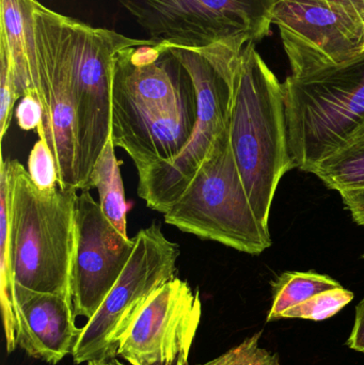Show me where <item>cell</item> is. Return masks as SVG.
I'll use <instances>...</instances> for the list:
<instances>
[{
    "mask_svg": "<svg viewBox=\"0 0 364 365\" xmlns=\"http://www.w3.org/2000/svg\"><path fill=\"white\" fill-rule=\"evenodd\" d=\"M9 217H0V300L10 309L30 293L72 299L76 189L43 191L17 160H4Z\"/></svg>",
    "mask_w": 364,
    "mask_h": 365,
    "instance_id": "obj_1",
    "label": "cell"
},
{
    "mask_svg": "<svg viewBox=\"0 0 364 365\" xmlns=\"http://www.w3.org/2000/svg\"><path fill=\"white\" fill-rule=\"evenodd\" d=\"M229 138L252 208L269 229L278 185L295 167L288 147L282 83L254 43L245 45L239 59Z\"/></svg>",
    "mask_w": 364,
    "mask_h": 365,
    "instance_id": "obj_2",
    "label": "cell"
},
{
    "mask_svg": "<svg viewBox=\"0 0 364 365\" xmlns=\"http://www.w3.org/2000/svg\"><path fill=\"white\" fill-rule=\"evenodd\" d=\"M247 43L245 38H232L203 48L169 46L192 77L198 120L189 141L175 160L138 171L137 191L151 210L164 215L170 210L189 186L218 137L228 130L237 68Z\"/></svg>",
    "mask_w": 364,
    "mask_h": 365,
    "instance_id": "obj_3",
    "label": "cell"
},
{
    "mask_svg": "<svg viewBox=\"0 0 364 365\" xmlns=\"http://www.w3.org/2000/svg\"><path fill=\"white\" fill-rule=\"evenodd\" d=\"M288 147L295 168L312 173L364 124V58L282 83Z\"/></svg>",
    "mask_w": 364,
    "mask_h": 365,
    "instance_id": "obj_4",
    "label": "cell"
},
{
    "mask_svg": "<svg viewBox=\"0 0 364 365\" xmlns=\"http://www.w3.org/2000/svg\"><path fill=\"white\" fill-rule=\"evenodd\" d=\"M164 216L165 222L185 233L239 252L259 255L271 246V232L256 217L237 169L229 128Z\"/></svg>",
    "mask_w": 364,
    "mask_h": 365,
    "instance_id": "obj_5",
    "label": "cell"
},
{
    "mask_svg": "<svg viewBox=\"0 0 364 365\" xmlns=\"http://www.w3.org/2000/svg\"><path fill=\"white\" fill-rule=\"evenodd\" d=\"M132 255L100 309L80 328L73 349L75 364L117 357L122 341L154 292L175 278L179 245L153 221L134 236Z\"/></svg>",
    "mask_w": 364,
    "mask_h": 365,
    "instance_id": "obj_6",
    "label": "cell"
},
{
    "mask_svg": "<svg viewBox=\"0 0 364 365\" xmlns=\"http://www.w3.org/2000/svg\"><path fill=\"white\" fill-rule=\"evenodd\" d=\"M70 21L71 16L34 1L36 71L32 90L42 107L36 133L55 158L59 188L79 190Z\"/></svg>",
    "mask_w": 364,
    "mask_h": 365,
    "instance_id": "obj_7",
    "label": "cell"
},
{
    "mask_svg": "<svg viewBox=\"0 0 364 365\" xmlns=\"http://www.w3.org/2000/svg\"><path fill=\"white\" fill-rule=\"evenodd\" d=\"M150 40L203 48L232 38L260 43L271 34L278 0H115Z\"/></svg>",
    "mask_w": 364,
    "mask_h": 365,
    "instance_id": "obj_8",
    "label": "cell"
},
{
    "mask_svg": "<svg viewBox=\"0 0 364 365\" xmlns=\"http://www.w3.org/2000/svg\"><path fill=\"white\" fill-rule=\"evenodd\" d=\"M273 25L294 77L364 58V0H278Z\"/></svg>",
    "mask_w": 364,
    "mask_h": 365,
    "instance_id": "obj_9",
    "label": "cell"
},
{
    "mask_svg": "<svg viewBox=\"0 0 364 365\" xmlns=\"http://www.w3.org/2000/svg\"><path fill=\"white\" fill-rule=\"evenodd\" d=\"M70 27L79 190H90L92 171L111 136L115 56L126 47L147 44L151 40L128 38L73 17Z\"/></svg>",
    "mask_w": 364,
    "mask_h": 365,
    "instance_id": "obj_10",
    "label": "cell"
},
{
    "mask_svg": "<svg viewBox=\"0 0 364 365\" xmlns=\"http://www.w3.org/2000/svg\"><path fill=\"white\" fill-rule=\"evenodd\" d=\"M202 315L199 292L175 277L154 292L120 345L130 365H189Z\"/></svg>",
    "mask_w": 364,
    "mask_h": 365,
    "instance_id": "obj_11",
    "label": "cell"
},
{
    "mask_svg": "<svg viewBox=\"0 0 364 365\" xmlns=\"http://www.w3.org/2000/svg\"><path fill=\"white\" fill-rule=\"evenodd\" d=\"M76 201V240L71 294L75 317H93L125 268L134 237H124L106 218L90 190Z\"/></svg>",
    "mask_w": 364,
    "mask_h": 365,
    "instance_id": "obj_12",
    "label": "cell"
},
{
    "mask_svg": "<svg viewBox=\"0 0 364 365\" xmlns=\"http://www.w3.org/2000/svg\"><path fill=\"white\" fill-rule=\"evenodd\" d=\"M19 345L28 355L55 365L72 353L80 329L73 300L58 294L30 293L17 298Z\"/></svg>",
    "mask_w": 364,
    "mask_h": 365,
    "instance_id": "obj_13",
    "label": "cell"
},
{
    "mask_svg": "<svg viewBox=\"0 0 364 365\" xmlns=\"http://www.w3.org/2000/svg\"><path fill=\"white\" fill-rule=\"evenodd\" d=\"M34 1L0 0V46L12 57L21 98L32 90L36 71Z\"/></svg>",
    "mask_w": 364,
    "mask_h": 365,
    "instance_id": "obj_14",
    "label": "cell"
},
{
    "mask_svg": "<svg viewBox=\"0 0 364 365\" xmlns=\"http://www.w3.org/2000/svg\"><path fill=\"white\" fill-rule=\"evenodd\" d=\"M113 136L109 137L93 171L90 177L89 187L98 189L100 210L111 225L124 236L128 234V210L121 165L115 153Z\"/></svg>",
    "mask_w": 364,
    "mask_h": 365,
    "instance_id": "obj_15",
    "label": "cell"
},
{
    "mask_svg": "<svg viewBox=\"0 0 364 365\" xmlns=\"http://www.w3.org/2000/svg\"><path fill=\"white\" fill-rule=\"evenodd\" d=\"M311 173L340 195L364 190V124Z\"/></svg>",
    "mask_w": 364,
    "mask_h": 365,
    "instance_id": "obj_16",
    "label": "cell"
},
{
    "mask_svg": "<svg viewBox=\"0 0 364 365\" xmlns=\"http://www.w3.org/2000/svg\"><path fill=\"white\" fill-rule=\"evenodd\" d=\"M342 287L337 280L314 272H286L273 283V304L266 322L282 319L288 309L307 302L310 298L329 289Z\"/></svg>",
    "mask_w": 364,
    "mask_h": 365,
    "instance_id": "obj_17",
    "label": "cell"
},
{
    "mask_svg": "<svg viewBox=\"0 0 364 365\" xmlns=\"http://www.w3.org/2000/svg\"><path fill=\"white\" fill-rule=\"evenodd\" d=\"M355 295L343 287L323 292L307 302L293 307L282 314V319H303L320 322L331 319L348 306Z\"/></svg>",
    "mask_w": 364,
    "mask_h": 365,
    "instance_id": "obj_18",
    "label": "cell"
},
{
    "mask_svg": "<svg viewBox=\"0 0 364 365\" xmlns=\"http://www.w3.org/2000/svg\"><path fill=\"white\" fill-rule=\"evenodd\" d=\"M262 332L250 338L216 359L199 365H281L279 357L260 346Z\"/></svg>",
    "mask_w": 364,
    "mask_h": 365,
    "instance_id": "obj_19",
    "label": "cell"
},
{
    "mask_svg": "<svg viewBox=\"0 0 364 365\" xmlns=\"http://www.w3.org/2000/svg\"><path fill=\"white\" fill-rule=\"evenodd\" d=\"M15 78L14 63L10 53L0 46V140L10 128L13 108L19 100Z\"/></svg>",
    "mask_w": 364,
    "mask_h": 365,
    "instance_id": "obj_20",
    "label": "cell"
},
{
    "mask_svg": "<svg viewBox=\"0 0 364 365\" xmlns=\"http://www.w3.org/2000/svg\"><path fill=\"white\" fill-rule=\"evenodd\" d=\"M28 173L32 182L43 191H51L58 184L55 158L44 140L34 143L28 158Z\"/></svg>",
    "mask_w": 364,
    "mask_h": 365,
    "instance_id": "obj_21",
    "label": "cell"
},
{
    "mask_svg": "<svg viewBox=\"0 0 364 365\" xmlns=\"http://www.w3.org/2000/svg\"><path fill=\"white\" fill-rule=\"evenodd\" d=\"M17 124L26 132L33 130L38 128L42 122V107L36 98L33 90H29L24 98H21L16 111Z\"/></svg>",
    "mask_w": 364,
    "mask_h": 365,
    "instance_id": "obj_22",
    "label": "cell"
},
{
    "mask_svg": "<svg viewBox=\"0 0 364 365\" xmlns=\"http://www.w3.org/2000/svg\"><path fill=\"white\" fill-rule=\"evenodd\" d=\"M346 345L350 349L364 354V298L357 304L354 327Z\"/></svg>",
    "mask_w": 364,
    "mask_h": 365,
    "instance_id": "obj_23",
    "label": "cell"
},
{
    "mask_svg": "<svg viewBox=\"0 0 364 365\" xmlns=\"http://www.w3.org/2000/svg\"><path fill=\"white\" fill-rule=\"evenodd\" d=\"M344 206L352 214L353 220L364 227V190L342 193Z\"/></svg>",
    "mask_w": 364,
    "mask_h": 365,
    "instance_id": "obj_24",
    "label": "cell"
},
{
    "mask_svg": "<svg viewBox=\"0 0 364 365\" xmlns=\"http://www.w3.org/2000/svg\"><path fill=\"white\" fill-rule=\"evenodd\" d=\"M88 365H113L111 359L109 360H92L88 362Z\"/></svg>",
    "mask_w": 364,
    "mask_h": 365,
    "instance_id": "obj_25",
    "label": "cell"
},
{
    "mask_svg": "<svg viewBox=\"0 0 364 365\" xmlns=\"http://www.w3.org/2000/svg\"><path fill=\"white\" fill-rule=\"evenodd\" d=\"M111 362H113V365H125V364H121V362H120L119 360L115 359V358H113V359H111Z\"/></svg>",
    "mask_w": 364,
    "mask_h": 365,
    "instance_id": "obj_26",
    "label": "cell"
},
{
    "mask_svg": "<svg viewBox=\"0 0 364 365\" xmlns=\"http://www.w3.org/2000/svg\"><path fill=\"white\" fill-rule=\"evenodd\" d=\"M363 257H364V255H363Z\"/></svg>",
    "mask_w": 364,
    "mask_h": 365,
    "instance_id": "obj_27",
    "label": "cell"
}]
</instances>
